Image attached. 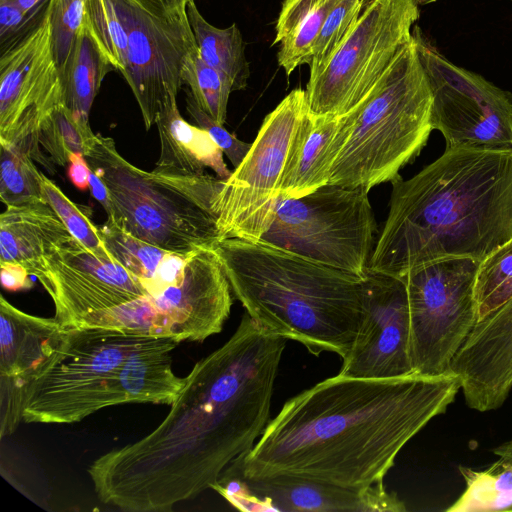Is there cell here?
<instances>
[{"label":"cell","mask_w":512,"mask_h":512,"mask_svg":"<svg viewBox=\"0 0 512 512\" xmlns=\"http://www.w3.org/2000/svg\"><path fill=\"white\" fill-rule=\"evenodd\" d=\"M285 346L245 313L232 336L193 366L152 432L88 467L98 499L128 512H167L212 488L267 426Z\"/></svg>","instance_id":"obj_1"},{"label":"cell","mask_w":512,"mask_h":512,"mask_svg":"<svg viewBox=\"0 0 512 512\" xmlns=\"http://www.w3.org/2000/svg\"><path fill=\"white\" fill-rule=\"evenodd\" d=\"M460 390L452 370L381 379L337 374L287 400L258 442L224 470L353 488L382 483L406 443Z\"/></svg>","instance_id":"obj_2"},{"label":"cell","mask_w":512,"mask_h":512,"mask_svg":"<svg viewBox=\"0 0 512 512\" xmlns=\"http://www.w3.org/2000/svg\"><path fill=\"white\" fill-rule=\"evenodd\" d=\"M391 184L368 273L402 278L445 259L481 262L512 238V148H446Z\"/></svg>","instance_id":"obj_3"},{"label":"cell","mask_w":512,"mask_h":512,"mask_svg":"<svg viewBox=\"0 0 512 512\" xmlns=\"http://www.w3.org/2000/svg\"><path fill=\"white\" fill-rule=\"evenodd\" d=\"M246 313L264 330L313 355L347 356L360 329L365 278L239 238L213 248Z\"/></svg>","instance_id":"obj_4"},{"label":"cell","mask_w":512,"mask_h":512,"mask_svg":"<svg viewBox=\"0 0 512 512\" xmlns=\"http://www.w3.org/2000/svg\"><path fill=\"white\" fill-rule=\"evenodd\" d=\"M180 344L104 328H65L53 356L23 393L22 421L71 424L126 403L171 405L185 377L172 369Z\"/></svg>","instance_id":"obj_5"},{"label":"cell","mask_w":512,"mask_h":512,"mask_svg":"<svg viewBox=\"0 0 512 512\" xmlns=\"http://www.w3.org/2000/svg\"><path fill=\"white\" fill-rule=\"evenodd\" d=\"M84 157L108 190L112 215L107 219L133 236L182 254L214 248L220 241L214 202L222 179L163 167L142 170L101 134Z\"/></svg>","instance_id":"obj_6"},{"label":"cell","mask_w":512,"mask_h":512,"mask_svg":"<svg viewBox=\"0 0 512 512\" xmlns=\"http://www.w3.org/2000/svg\"><path fill=\"white\" fill-rule=\"evenodd\" d=\"M432 95L411 37L369 94L330 172L328 184L361 187L397 179L430 133Z\"/></svg>","instance_id":"obj_7"},{"label":"cell","mask_w":512,"mask_h":512,"mask_svg":"<svg viewBox=\"0 0 512 512\" xmlns=\"http://www.w3.org/2000/svg\"><path fill=\"white\" fill-rule=\"evenodd\" d=\"M376 233L367 190L325 184L280 199L259 242L365 278Z\"/></svg>","instance_id":"obj_8"},{"label":"cell","mask_w":512,"mask_h":512,"mask_svg":"<svg viewBox=\"0 0 512 512\" xmlns=\"http://www.w3.org/2000/svg\"><path fill=\"white\" fill-rule=\"evenodd\" d=\"M419 15L416 0H369L324 64L310 71L309 112L341 116L358 105L410 41Z\"/></svg>","instance_id":"obj_9"},{"label":"cell","mask_w":512,"mask_h":512,"mask_svg":"<svg viewBox=\"0 0 512 512\" xmlns=\"http://www.w3.org/2000/svg\"><path fill=\"white\" fill-rule=\"evenodd\" d=\"M50 296L55 319L64 328L130 332L146 294L116 261L94 256L74 237L41 257L29 270ZM149 307V306H148Z\"/></svg>","instance_id":"obj_10"},{"label":"cell","mask_w":512,"mask_h":512,"mask_svg":"<svg viewBox=\"0 0 512 512\" xmlns=\"http://www.w3.org/2000/svg\"><path fill=\"white\" fill-rule=\"evenodd\" d=\"M307 108L306 91L292 90L265 117L247 154L223 180L214 202L220 240L257 242L270 226L290 145Z\"/></svg>","instance_id":"obj_11"},{"label":"cell","mask_w":512,"mask_h":512,"mask_svg":"<svg viewBox=\"0 0 512 512\" xmlns=\"http://www.w3.org/2000/svg\"><path fill=\"white\" fill-rule=\"evenodd\" d=\"M471 258L436 261L400 278L410 317L413 371L441 375L477 323L474 284L479 266Z\"/></svg>","instance_id":"obj_12"},{"label":"cell","mask_w":512,"mask_h":512,"mask_svg":"<svg viewBox=\"0 0 512 512\" xmlns=\"http://www.w3.org/2000/svg\"><path fill=\"white\" fill-rule=\"evenodd\" d=\"M432 95L431 124L446 148H512V94L457 66L412 30Z\"/></svg>","instance_id":"obj_13"},{"label":"cell","mask_w":512,"mask_h":512,"mask_svg":"<svg viewBox=\"0 0 512 512\" xmlns=\"http://www.w3.org/2000/svg\"><path fill=\"white\" fill-rule=\"evenodd\" d=\"M128 29L125 69L121 73L138 103L146 130L177 105L182 67L196 44L186 8L156 16L128 0H114Z\"/></svg>","instance_id":"obj_14"},{"label":"cell","mask_w":512,"mask_h":512,"mask_svg":"<svg viewBox=\"0 0 512 512\" xmlns=\"http://www.w3.org/2000/svg\"><path fill=\"white\" fill-rule=\"evenodd\" d=\"M60 101L62 87L47 6L38 26L1 54L0 144L13 145L45 164L47 157L39 148V123Z\"/></svg>","instance_id":"obj_15"},{"label":"cell","mask_w":512,"mask_h":512,"mask_svg":"<svg viewBox=\"0 0 512 512\" xmlns=\"http://www.w3.org/2000/svg\"><path fill=\"white\" fill-rule=\"evenodd\" d=\"M338 374L394 378L414 373L410 355V317L402 279L368 273L360 329Z\"/></svg>","instance_id":"obj_16"},{"label":"cell","mask_w":512,"mask_h":512,"mask_svg":"<svg viewBox=\"0 0 512 512\" xmlns=\"http://www.w3.org/2000/svg\"><path fill=\"white\" fill-rule=\"evenodd\" d=\"M212 489L244 511L402 512L398 496L383 482L364 488L344 487L310 479L276 476L246 479L223 471Z\"/></svg>","instance_id":"obj_17"},{"label":"cell","mask_w":512,"mask_h":512,"mask_svg":"<svg viewBox=\"0 0 512 512\" xmlns=\"http://www.w3.org/2000/svg\"><path fill=\"white\" fill-rule=\"evenodd\" d=\"M64 331L55 317L28 314L0 297L1 437L22 421L24 390L56 352Z\"/></svg>","instance_id":"obj_18"},{"label":"cell","mask_w":512,"mask_h":512,"mask_svg":"<svg viewBox=\"0 0 512 512\" xmlns=\"http://www.w3.org/2000/svg\"><path fill=\"white\" fill-rule=\"evenodd\" d=\"M450 369L472 410L488 412L504 404L512 390V297L477 321Z\"/></svg>","instance_id":"obj_19"},{"label":"cell","mask_w":512,"mask_h":512,"mask_svg":"<svg viewBox=\"0 0 512 512\" xmlns=\"http://www.w3.org/2000/svg\"><path fill=\"white\" fill-rule=\"evenodd\" d=\"M356 116L355 108L341 116H316L306 109L290 145L280 199L302 197L328 184Z\"/></svg>","instance_id":"obj_20"},{"label":"cell","mask_w":512,"mask_h":512,"mask_svg":"<svg viewBox=\"0 0 512 512\" xmlns=\"http://www.w3.org/2000/svg\"><path fill=\"white\" fill-rule=\"evenodd\" d=\"M99 231L115 261L143 287L159 336L163 337L157 303L167 290L182 283L186 264L194 252L182 254L150 244L133 236L110 219L99 226Z\"/></svg>","instance_id":"obj_21"},{"label":"cell","mask_w":512,"mask_h":512,"mask_svg":"<svg viewBox=\"0 0 512 512\" xmlns=\"http://www.w3.org/2000/svg\"><path fill=\"white\" fill-rule=\"evenodd\" d=\"M72 238L45 200L7 205L0 215V262L19 263L29 272L41 257Z\"/></svg>","instance_id":"obj_22"},{"label":"cell","mask_w":512,"mask_h":512,"mask_svg":"<svg viewBox=\"0 0 512 512\" xmlns=\"http://www.w3.org/2000/svg\"><path fill=\"white\" fill-rule=\"evenodd\" d=\"M160 156L156 167L187 174H202L206 168L225 180L231 171L223 159V151L203 128L185 121L178 105L165 109L156 121Z\"/></svg>","instance_id":"obj_23"},{"label":"cell","mask_w":512,"mask_h":512,"mask_svg":"<svg viewBox=\"0 0 512 512\" xmlns=\"http://www.w3.org/2000/svg\"><path fill=\"white\" fill-rule=\"evenodd\" d=\"M338 0H283L272 45L280 44L277 61L289 76L310 64L324 22Z\"/></svg>","instance_id":"obj_24"},{"label":"cell","mask_w":512,"mask_h":512,"mask_svg":"<svg viewBox=\"0 0 512 512\" xmlns=\"http://www.w3.org/2000/svg\"><path fill=\"white\" fill-rule=\"evenodd\" d=\"M114 70L84 20L60 76L63 103L84 125L90 126L93 101L105 76Z\"/></svg>","instance_id":"obj_25"},{"label":"cell","mask_w":512,"mask_h":512,"mask_svg":"<svg viewBox=\"0 0 512 512\" xmlns=\"http://www.w3.org/2000/svg\"><path fill=\"white\" fill-rule=\"evenodd\" d=\"M186 11L203 60L229 80L233 91L245 89L250 67L237 25L234 23L224 29L213 26L202 16L194 1L187 4Z\"/></svg>","instance_id":"obj_26"},{"label":"cell","mask_w":512,"mask_h":512,"mask_svg":"<svg viewBox=\"0 0 512 512\" xmlns=\"http://www.w3.org/2000/svg\"><path fill=\"white\" fill-rule=\"evenodd\" d=\"M498 459L488 468L460 467L466 489L449 512L512 510V439L493 449Z\"/></svg>","instance_id":"obj_27"},{"label":"cell","mask_w":512,"mask_h":512,"mask_svg":"<svg viewBox=\"0 0 512 512\" xmlns=\"http://www.w3.org/2000/svg\"><path fill=\"white\" fill-rule=\"evenodd\" d=\"M63 101L52 107L39 123L38 139L55 165L66 166L72 153L85 154L95 138Z\"/></svg>","instance_id":"obj_28"},{"label":"cell","mask_w":512,"mask_h":512,"mask_svg":"<svg viewBox=\"0 0 512 512\" xmlns=\"http://www.w3.org/2000/svg\"><path fill=\"white\" fill-rule=\"evenodd\" d=\"M182 83L196 104L219 124H224L232 86L218 70L207 64L195 44L187 53L181 72Z\"/></svg>","instance_id":"obj_29"},{"label":"cell","mask_w":512,"mask_h":512,"mask_svg":"<svg viewBox=\"0 0 512 512\" xmlns=\"http://www.w3.org/2000/svg\"><path fill=\"white\" fill-rule=\"evenodd\" d=\"M474 297L477 321L512 297V238L479 263Z\"/></svg>","instance_id":"obj_30"},{"label":"cell","mask_w":512,"mask_h":512,"mask_svg":"<svg viewBox=\"0 0 512 512\" xmlns=\"http://www.w3.org/2000/svg\"><path fill=\"white\" fill-rule=\"evenodd\" d=\"M43 173L25 152L9 144H0V199L3 204L18 205L43 199Z\"/></svg>","instance_id":"obj_31"},{"label":"cell","mask_w":512,"mask_h":512,"mask_svg":"<svg viewBox=\"0 0 512 512\" xmlns=\"http://www.w3.org/2000/svg\"><path fill=\"white\" fill-rule=\"evenodd\" d=\"M44 200L52 207L72 236L94 256L115 261L101 237L99 227L91 221V209L71 201L62 190L43 174Z\"/></svg>","instance_id":"obj_32"},{"label":"cell","mask_w":512,"mask_h":512,"mask_svg":"<svg viewBox=\"0 0 512 512\" xmlns=\"http://www.w3.org/2000/svg\"><path fill=\"white\" fill-rule=\"evenodd\" d=\"M85 21L107 58L120 73L125 69L128 29L114 0H86Z\"/></svg>","instance_id":"obj_33"},{"label":"cell","mask_w":512,"mask_h":512,"mask_svg":"<svg viewBox=\"0 0 512 512\" xmlns=\"http://www.w3.org/2000/svg\"><path fill=\"white\" fill-rule=\"evenodd\" d=\"M52 46L59 76L63 73L85 20L86 0H48Z\"/></svg>","instance_id":"obj_34"},{"label":"cell","mask_w":512,"mask_h":512,"mask_svg":"<svg viewBox=\"0 0 512 512\" xmlns=\"http://www.w3.org/2000/svg\"><path fill=\"white\" fill-rule=\"evenodd\" d=\"M369 0H338L330 10L317 38L310 71L318 69L328 59L339 42L359 19Z\"/></svg>","instance_id":"obj_35"},{"label":"cell","mask_w":512,"mask_h":512,"mask_svg":"<svg viewBox=\"0 0 512 512\" xmlns=\"http://www.w3.org/2000/svg\"><path fill=\"white\" fill-rule=\"evenodd\" d=\"M48 0L31 11H25L12 0H0V48L1 54L11 49L41 22Z\"/></svg>","instance_id":"obj_36"},{"label":"cell","mask_w":512,"mask_h":512,"mask_svg":"<svg viewBox=\"0 0 512 512\" xmlns=\"http://www.w3.org/2000/svg\"><path fill=\"white\" fill-rule=\"evenodd\" d=\"M186 109L196 125L210 134L234 168L237 167L249 151L252 143L244 142L228 132L222 124H219L204 112L188 93Z\"/></svg>","instance_id":"obj_37"},{"label":"cell","mask_w":512,"mask_h":512,"mask_svg":"<svg viewBox=\"0 0 512 512\" xmlns=\"http://www.w3.org/2000/svg\"><path fill=\"white\" fill-rule=\"evenodd\" d=\"M0 278L2 287L8 291L30 289L32 281L28 270L15 262H0Z\"/></svg>","instance_id":"obj_38"},{"label":"cell","mask_w":512,"mask_h":512,"mask_svg":"<svg viewBox=\"0 0 512 512\" xmlns=\"http://www.w3.org/2000/svg\"><path fill=\"white\" fill-rule=\"evenodd\" d=\"M91 173L92 170L83 154L72 153L69 156L68 177L76 188H89Z\"/></svg>","instance_id":"obj_39"},{"label":"cell","mask_w":512,"mask_h":512,"mask_svg":"<svg viewBox=\"0 0 512 512\" xmlns=\"http://www.w3.org/2000/svg\"><path fill=\"white\" fill-rule=\"evenodd\" d=\"M145 11L156 16L171 14L186 8L187 4L194 0H128Z\"/></svg>","instance_id":"obj_40"},{"label":"cell","mask_w":512,"mask_h":512,"mask_svg":"<svg viewBox=\"0 0 512 512\" xmlns=\"http://www.w3.org/2000/svg\"><path fill=\"white\" fill-rule=\"evenodd\" d=\"M89 189L91 191L92 196L101 204L103 209L106 212L107 218L112 215L111 202L109 199L108 190L100 179L93 171L90 176V185Z\"/></svg>","instance_id":"obj_41"},{"label":"cell","mask_w":512,"mask_h":512,"mask_svg":"<svg viewBox=\"0 0 512 512\" xmlns=\"http://www.w3.org/2000/svg\"><path fill=\"white\" fill-rule=\"evenodd\" d=\"M12 1L17 3L25 11H31L37 5H39L40 3H42L45 0H12Z\"/></svg>","instance_id":"obj_42"},{"label":"cell","mask_w":512,"mask_h":512,"mask_svg":"<svg viewBox=\"0 0 512 512\" xmlns=\"http://www.w3.org/2000/svg\"><path fill=\"white\" fill-rule=\"evenodd\" d=\"M419 5H427L433 2H436L438 0H416Z\"/></svg>","instance_id":"obj_43"},{"label":"cell","mask_w":512,"mask_h":512,"mask_svg":"<svg viewBox=\"0 0 512 512\" xmlns=\"http://www.w3.org/2000/svg\"><path fill=\"white\" fill-rule=\"evenodd\" d=\"M512 511V510H511Z\"/></svg>","instance_id":"obj_44"},{"label":"cell","mask_w":512,"mask_h":512,"mask_svg":"<svg viewBox=\"0 0 512 512\" xmlns=\"http://www.w3.org/2000/svg\"><path fill=\"white\" fill-rule=\"evenodd\" d=\"M512 1V0H511Z\"/></svg>","instance_id":"obj_45"}]
</instances>
